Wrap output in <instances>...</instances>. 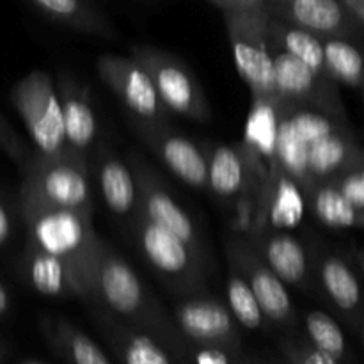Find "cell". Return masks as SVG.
<instances>
[{
  "label": "cell",
  "mask_w": 364,
  "mask_h": 364,
  "mask_svg": "<svg viewBox=\"0 0 364 364\" xmlns=\"http://www.w3.org/2000/svg\"><path fill=\"white\" fill-rule=\"evenodd\" d=\"M0 149L6 153L7 156L14 160L18 166H23L31 156L27 144L21 141L20 135L13 130V127L7 124V121L0 116Z\"/></svg>",
  "instance_id": "cell-31"
},
{
  "label": "cell",
  "mask_w": 364,
  "mask_h": 364,
  "mask_svg": "<svg viewBox=\"0 0 364 364\" xmlns=\"http://www.w3.org/2000/svg\"><path fill=\"white\" fill-rule=\"evenodd\" d=\"M210 2L215 4L220 11H242L265 6L267 0H210Z\"/></svg>",
  "instance_id": "cell-32"
},
{
  "label": "cell",
  "mask_w": 364,
  "mask_h": 364,
  "mask_svg": "<svg viewBox=\"0 0 364 364\" xmlns=\"http://www.w3.org/2000/svg\"><path fill=\"white\" fill-rule=\"evenodd\" d=\"M23 364H43V363H38V361H27V363H23Z\"/></svg>",
  "instance_id": "cell-38"
},
{
  "label": "cell",
  "mask_w": 364,
  "mask_h": 364,
  "mask_svg": "<svg viewBox=\"0 0 364 364\" xmlns=\"http://www.w3.org/2000/svg\"><path fill=\"white\" fill-rule=\"evenodd\" d=\"M364 162L363 149L350 128H343L308 146V191L315 183L329 181L354 164ZM306 191V192H308Z\"/></svg>",
  "instance_id": "cell-19"
},
{
  "label": "cell",
  "mask_w": 364,
  "mask_h": 364,
  "mask_svg": "<svg viewBox=\"0 0 364 364\" xmlns=\"http://www.w3.org/2000/svg\"><path fill=\"white\" fill-rule=\"evenodd\" d=\"M20 206L28 231L27 244L77 263L85 276V259L96 237L91 213L46 205L27 194H20Z\"/></svg>",
  "instance_id": "cell-2"
},
{
  "label": "cell",
  "mask_w": 364,
  "mask_h": 364,
  "mask_svg": "<svg viewBox=\"0 0 364 364\" xmlns=\"http://www.w3.org/2000/svg\"><path fill=\"white\" fill-rule=\"evenodd\" d=\"M103 84L123 103L128 119L148 124H167L169 110L156 95L151 78L132 55L105 53L96 60Z\"/></svg>",
  "instance_id": "cell-8"
},
{
  "label": "cell",
  "mask_w": 364,
  "mask_h": 364,
  "mask_svg": "<svg viewBox=\"0 0 364 364\" xmlns=\"http://www.w3.org/2000/svg\"><path fill=\"white\" fill-rule=\"evenodd\" d=\"M198 364H228V358L220 350L206 348L198 354Z\"/></svg>",
  "instance_id": "cell-34"
},
{
  "label": "cell",
  "mask_w": 364,
  "mask_h": 364,
  "mask_svg": "<svg viewBox=\"0 0 364 364\" xmlns=\"http://www.w3.org/2000/svg\"><path fill=\"white\" fill-rule=\"evenodd\" d=\"M269 50L277 100L315 107L340 123L348 124L347 112L338 92V84L333 78L315 73L304 63L270 43Z\"/></svg>",
  "instance_id": "cell-9"
},
{
  "label": "cell",
  "mask_w": 364,
  "mask_h": 364,
  "mask_svg": "<svg viewBox=\"0 0 364 364\" xmlns=\"http://www.w3.org/2000/svg\"><path fill=\"white\" fill-rule=\"evenodd\" d=\"M226 294L233 318H237L247 329H258L263 322V313L245 277L231 262H228Z\"/></svg>",
  "instance_id": "cell-26"
},
{
  "label": "cell",
  "mask_w": 364,
  "mask_h": 364,
  "mask_svg": "<svg viewBox=\"0 0 364 364\" xmlns=\"http://www.w3.org/2000/svg\"><path fill=\"white\" fill-rule=\"evenodd\" d=\"M9 100L34 142L36 153L46 156L68 153L59 92L46 71L34 70L25 75L11 89Z\"/></svg>",
  "instance_id": "cell-5"
},
{
  "label": "cell",
  "mask_w": 364,
  "mask_h": 364,
  "mask_svg": "<svg viewBox=\"0 0 364 364\" xmlns=\"http://www.w3.org/2000/svg\"><path fill=\"white\" fill-rule=\"evenodd\" d=\"M237 71L251 91L252 102H276L272 59L269 50L267 6L223 11Z\"/></svg>",
  "instance_id": "cell-3"
},
{
  "label": "cell",
  "mask_w": 364,
  "mask_h": 364,
  "mask_svg": "<svg viewBox=\"0 0 364 364\" xmlns=\"http://www.w3.org/2000/svg\"><path fill=\"white\" fill-rule=\"evenodd\" d=\"M302 364H338V363L333 355L315 348V350H309L308 354H304V358H302Z\"/></svg>",
  "instance_id": "cell-35"
},
{
  "label": "cell",
  "mask_w": 364,
  "mask_h": 364,
  "mask_svg": "<svg viewBox=\"0 0 364 364\" xmlns=\"http://www.w3.org/2000/svg\"><path fill=\"white\" fill-rule=\"evenodd\" d=\"M130 167L137 183V210L149 220L162 226L201 258H205V240L187 210L174 199L162 178L135 153L130 155Z\"/></svg>",
  "instance_id": "cell-10"
},
{
  "label": "cell",
  "mask_w": 364,
  "mask_h": 364,
  "mask_svg": "<svg viewBox=\"0 0 364 364\" xmlns=\"http://www.w3.org/2000/svg\"><path fill=\"white\" fill-rule=\"evenodd\" d=\"M132 130L176 178L199 191H208V160L205 148L167 124L130 119Z\"/></svg>",
  "instance_id": "cell-11"
},
{
  "label": "cell",
  "mask_w": 364,
  "mask_h": 364,
  "mask_svg": "<svg viewBox=\"0 0 364 364\" xmlns=\"http://www.w3.org/2000/svg\"><path fill=\"white\" fill-rule=\"evenodd\" d=\"M20 194L46 205L77 210L92 215V188L89 160L64 153L46 156L31 153L21 166Z\"/></svg>",
  "instance_id": "cell-1"
},
{
  "label": "cell",
  "mask_w": 364,
  "mask_h": 364,
  "mask_svg": "<svg viewBox=\"0 0 364 364\" xmlns=\"http://www.w3.org/2000/svg\"><path fill=\"white\" fill-rule=\"evenodd\" d=\"M208 160V191L224 203H237L255 181L258 166L244 146L213 144L205 149Z\"/></svg>",
  "instance_id": "cell-17"
},
{
  "label": "cell",
  "mask_w": 364,
  "mask_h": 364,
  "mask_svg": "<svg viewBox=\"0 0 364 364\" xmlns=\"http://www.w3.org/2000/svg\"><path fill=\"white\" fill-rule=\"evenodd\" d=\"M60 336H63L75 364H110L107 361L105 354L98 348V345H95V341L89 340L85 334L60 326Z\"/></svg>",
  "instance_id": "cell-28"
},
{
  "label": "cell",
  "mask_w": 364,
  "mask_h": 364,
  "mask_svg": "<svg viewBox=\"0 0 364 364\" xmlns=\"http://www.w3.org/2000/svg\"><path fill=\"white\" fill-rule=\"evenodd\" d=\"M85 291L121 316H141L153 304L134 267L98 235L85 259Z\"/></svg>",
  "instance_id": "cell-4"
},
{
  "label": "cell",
  "mask_w": 364,
  "mask_h": 364,
  "mask_svg": "<svg viewBox=\"0 0 364 364\" xmlns=\"http://www.w3.org/2000/svg\"><path fill=\"white\" fill-rule=\"evenodd\" d=\"M343 2L350 9V13L364 23V0H343Z\"/></svg>",
  "instance_id": "cell-36"
},
{
  "label": "cell",
  "mask_w": 364,
  "mask_h": 364,
  "mask_svg": "<svg viewBox=\"0 0 364 364\" xmlns=\"http://www.w3.org/2000/svg\"><path fill=\"white\" fill-rule=\"evenodd\" d=\"M267 34H269L270 45L284 50L291 57L304 63L306 66L311 68L315 73L322 77H329L326 63H323V50L320 36L306 31V28L291 25L281 18L269 14V23H267Z\"/></svg>",
  "instance_id": "cell-23"
},
{
  "label": "cell",
  "mask_w": 364,
  "mask_h": 364,
  "mask_svg": "<svg viewBox=\"0 0 364 364\" xmlns=\"http://www.w3.org/2000/svg\"><path fill=\"white\" fill-rule=\"evenodd\" d=\"M306 199L311 208L313 217L329 230H359L364 224V213L358 212L347 199L341 196L333 180L315 183Z\"/></svg>",
  "instance_id": "cell-24"
},
{
  "label": "cell",
  "mask_w": 364,
  "mask_h": 364,
  "mask_svg": "<svg viewBox=\"0 0 364 364\" xmlns=\"http://www.w3.org/2000/svg\"><path fill=\"white\" fill-rule=\"evenodd\" d=\"M95 153L96 185L107 210L116 217L128 219L137 210V183L130 164L105 144H98Z\"/></svg>",
  "instance_id": "cell-18"
},
{
  "label": "cell",
  "mask_w": 364,
  "mask_h": 364,
  "mask_svg": "<svg viewBox=\"0 0 364 364\" xmlns=\"http://www.w3.org/2000/svg\"><path fill=\"white\" fill-rule=\"evenodd\" d=\"M306 329L309 338L318 350L333 355L334 359L341 358L345 352V338L340 326L323 311H309L306 315Z\"/></svg>",
  "instance_id": "cell-27"
},
{
  "label": "cell",
  "mask_w": 364,
  "mask_h": 364,
  "mask_svg": "<svg viewBox=\"0 0 364 364\" xmlns=\"http://www.w3.org/2000/svg\"><path fill=\"white\" fill-rule=\"evenodd\" d=\"M55 23L75 32L112 39L116 28L92 0H27Z\"/></svg>",
  "instance_id": "cell-21"
},
{
  "label": "cell",
  "mask_w": 364,
  "mask_h": 364,
  "mask_svg": "<svg viewBox=\"0 0 364 364\" xmlns=\"http://www.w3.org/2000/svg\"><path fill=\"white\" fill-rule=\"evenodd\" d=\"M228 262L233 263L247 281L259 309L274 322H284L291 316L294 304L287 284L267 267L252 244L245 238L231 237L226 244Z\"/></svg>",
  "instance_id": "cell-13"
},
{
  "label": "cell",
  "mask_w": 364,
  "mask_h": 364,
  "mask_svg": "<svg viewBox=\"0 0 364 364\" xmlns=\"http://www.w3.org/2000/svg\"><path fill=\"white\" fill-rule=\"evenodd\" d=\"M315 274L320 287L340 311L352 315L361 308V284L352 267L334 252L315 256Z\"/></svg>",
  "instance_id": "cell-22"
},
{
  "label": "cell",
  "mask_w": 364,
  "mask_h": 364,
  "mask_svg": "<svg viewBox=\"0 0 364 364\" xmlns=\"http://www.w3.org/2000/svg\"><path fill=\"white\" fill-rule=\"evenodd\" d=\"M267 11L316 36H340L361 43L363 21L343 0H267Z\"/></svg>",
  "instance_id": "cell-12"
},
{
  "label": "cell",
  "mask_w": 364,
  "mask_h": 364,
  "mask_svg": "<svg viewBox=\"0 0 364 364\" xmlns=\"http://www.w3.org/2000/svg\"><path fill=\"white\" fill-rule=\"evenodd\" d=\"M334 185L358 212L364 213V162L354 164L333 178Z\"/></svg>",
  "instance_id": "cell-30"
},
{
  "label": "cell",
  "mask_w": 364,
  "mask_h": 364,
  "mask_svg": "<svg viewBox=\"0 0 364 364\" xmlns=\"http://www.w3.org/2000/svg\"><path fill=\"white\" fill-rule=\"evenodd\" d=\"M130 52L149 75L156 95L169 112L196 123H208L212 119L203 87L185 64L155 46L134 45Z\"/></svg>",
  "instance_id": "cell-7"
},
{
  "label": "cell",
  "mask_w": 364,
  "mask_h": 364,
  "mask_svg": "<svg viewBox=\"0 0 364 364\" xmlns=\"http://www.w3.org/2000/svg\"><path fill=\"white\" fill-rule=\"evenodd\" d=\"M55 87L59 92L60 109H63L68 153L89 160L92 148L98 142L100 123L87 87L66 71L59 73Z\"/></svg>",
  "instance_id": "cell-14"
},
{
  "label": "cell",
  "mask_w": 364,
  "mask_h": 364,
  "mask_svg": "<svg viewBox=\"0 0 364 364\" xmlns=\"http://www.w3.org/2000/svg\"><path fill=\"white\" fill-rule=\"evenodd\" d=\"M0 358H2V352H0Z\"/></svg>",
  "instance_id": "cell-39"
},
{
  "label": "cell",
  "mask_w": 364,
  "mask_h": 364,
  "mask_svg": "<svg viewBox=\"0 0 364 364\" xmlns=\"http://www.w3.org/2000/svg\"><path fill=\"white\" fill-rule=\"evenodd\" d=\"M323 63L327 73L336 84L361 89L364 84V64L359 41L340 36H320Z\"/></svg>",
  "instance_id": "cell-25"
},
{
  "label": "cell",
  "mask_w": 364,
  "mask_h": 364,
  "mask_svg": "<svg viewBox=\"0 0 364 364\" xmlns=\"http://www.w3.org/2000/svg\"><path fill=\"white\" fill-rule=\"evenodd\" d=\"M124 363L127 364H171L166 352L148 336L132 334L124 341Z\"/></svg>",
  "instance_id": "cell-29"
},
{
  "label": "cell",
  "mask_w": 364,
  "mask_h": 364,
  "mask_svg": "<svg viewBox=\"0 0 364 364\" xmlns=\"http://www.w3.org/2000/svg\"><path fill=\"white\" fill-rule=\"evenodd\" d=\"M132 238L146 263L174 288L187 291L205 288V258L139 210L132 215Z\"/></svg>",
  "instance_id": "cell-6"
},
{
  "label": "cell",
  "mask_w": 364,
  "mask_h": 364,
  "mask_svg": "<svg viewBox=\"0 0 364 364\" xmlns=\"http://www.w3.org/2000/svg\"><path fill=\"white\" fill-rule=\"evenodd\" d=\"M11 233H13V220H11L6 203L0 199V247L9 242Z\"/></svg>",
  "instance_id": "cell-33"
},
{
  "label": "cell",
  "mask_w": 364,
  "mask_h": 364,
  "mask_svg": "<svg viewBox=\"0 0 364 364\" xmlns=\"http://www.w3.org/2000/svg\"><path fill=\"white\" fill-rule=\"evenodd\" d=\"M11 306V297H9V291L6 290L4 284H0V316L9 309Z\"/></svg>",
  "instance_id": "cell-37"
},
{
  "label": "cell",
  "mask_w": 364,
  "mask_h": 364,
  "mask_svg": "<svg viewBox=\"0 0 364 364\" xmlns=\"http://www.w3.org/2000/svg\"><path fill=\"white\" fill-rule=\"evenodd\" d=\"M180 329L201 343H217L235 333L233 315L220 302L208 297H188L174 309Z\"/></svg>",
  "instance_id": "cell-20"
},
{
  "label": "cell",
  "mask_w": 364,
  "mask_h": 364,
  "mask_svg": "<svg viewBox=\"0 0 364 364\" xmlns=\"http://www.w3.org/2000/svg\"><path fill=\"white\" fill-rule=\"evenodd\" d=\"M259 258L267 263L270 270L283 281L295 288H304L308 283L311 263L304 245L284 230L262 228L256 230L249 240Z\"/></svg>",
  "instance_id": "cell-16"
},
{
  "label": "cell",
  "mask_w": 364,
  "mask_h": 364,
  "mask_svg": "<svg viewBox=\"0 0 364 364\" xmlns=\"http://www.w3.org/2000/svg\"><path fill=\"white\" fill-rule=\"evenodd\" d=\"M21 276L25 283L46 297H85V276L80 265L59 256L39 251L34 245H25L21 258Z\"/></svg>",
  "instance_id": "cell-15"
}]
</instances>
